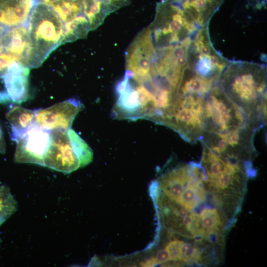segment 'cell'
<instances>
[{
    "mask_svg": "<svg viewBox=\"0 0 267 267\" xmlns=\"http://www.w3.org/2000/svg\"><path fill=\"white\" fill-rule=\"evenodd\" d=\"M51 131L35 124L17 142L14 161L44 166V158L49 145Z\"/></svg>",
    "mask_w": 267,
    "mask_h": 267,
    "instance_id": "6",
    "label": "cell"
},
{
    "mask_svg": "<svg viewBox=\"0 0 267 267\" xmlns=\"http://www.w3.org/2000/svg\"><path fill=\"white\" fill-rule=\"evenodd\" d=\"M1 44L5 54L30 68L32 44L27 25L7 27Z\"/></svg>",
    "mask_w": 267,
    "mask_h": 267,
    "instance_id": "8",
    "label": "cell"
},
{
    "mask_svg": "<svg viewBox=\"0 0 267 267\" xmlns=\"http://www.w3.org/2000/svg\"><path fill=\"white\" fill-rule=\"evenodd\" d=\"M181 260L188 264H198L202 260V253L196 247L189 243H183Z\"/></svg>",
    "mask_w": 267,
    "mask_h": 267,
    "instance_id": "18",
    "label": "cell"
},
{
    "mask_svg": "<svg viewBox=\"0 0 267 267\" xmlns=\"http://www.w3.org/2000/svg\"><path fill=\"white\" fill-rule=\"evenodd\" d=\"M5 152V142L4 139L2 129L0 125V154H3Z\"/></svg>",
    "mask_w": 267,
    "mask_h": 267,
    "instance_id": "24",
    "label": "cell"
},
{
    "mask_svg": "<svg viewBox=\"0 0 267 267\" xmlns=\"http://www.w3.org/2000/svg\"><path fill=\"white\" fill-rule=\"evenodd\" d=\"M205 125L202 144L212 146L243 132L257 130L244 112L232 102L221 90L219 83L211 89L205 102Z\"/></svg>",
    "mask_w": 267,
    "mask_h": 267,
    "instance_id": "2",
    "label": "cell"
},
{
    "mask_svg": "<svg viewBox=\"0 0 267 267\" xmlns=\"http://www.w3.org/2000/svg\"><path fill=\"white\" fill-rule=\"evenodd\" d=\"M219 84L257 131L266 125L267 72L264 65L229 61L219 78Z\"/></svg>",
    "mask_w": 267,
    "mask_h": 267,
    "instance_id": "1",
    "label": "cell"
},
{
    "mask_svg": "<svg viewBox=\"0 0 267 267\" xmlns=\"http://www.w3.org/2000/svg\"><path fill=\"white\" fill-rule=\"evenodd\" d=\"M69 136L74 149L80 161V167L89 164L93 159V152L87 143L74 130H68Z\"/></svg>",
    "mask_w": 267,
    "mask_h": 267,
    "instance_id": "16",
    "label": "cell"
},
{
    "mask_svg": "<svg viewBox=\"0 0 267 267\" xmlns=\"http://www.w3.org/2000/svg\"><path fill=\"white\" fill-rule=\"evenodd\" d=\"M248 1L252 4L254 5L256 7H260L265 4L266 0H248Z\"/></svg>",
    "mask_w": 267,
    "mask_h": 267,
    "instance_id": "25",
    "label": "cell"
},
{
    "mask_svg": "<svg viewBox=\"0 0 267 267\" xmlns=\"http://www.w3.org/2000/svg\"><path fill=\"white\" fill-rule=\"evenodd\" d=\"M82 106L79 100L71 98L47 108L37 110L35 123L50 131H68Z\"/></svg>",
    "mask_w": 267,
    "mask_h": 267,
    "instance_id": "7",
    "label": "cell"
},
{
    "mask_svg": "<svg viewBox=\"0 0 267 267\" xmlns=\"http://www.w3.org/2000/svg\"><path fill=\"white\" fill-rule=\"evenodd\" d=\"M46 3L57 12L64 24L78 18L87 19L86 0H53Z\"/></svg>",
    "mask_w": 267,
    "mask_h": 267,
    "instance_id": "13",
    "label": "cell"
},
{
    "mask_svg": "<svg viewBox=\"0 0 267 267\" xmlns=\"http://www.w3.org/2000/svg\"><path fill=\"white\" fill-rule=\"evenodd\" d=\"M201 228L205 232L220 231L223 225L224 219L217 209L210 207L204 208L200 213Z\"/></svg>",
    "mask_w": 267,
    "mask_h": 267,
    "instance_id": "15",
    "label": "cell"
},
{
    "mask_svg": "<svg viewBox=\"0 0 267 267\" xmlns=\"http://www.w3.org/2000/svg\"><path fill=\"white\" fill-rule=\"evenodd\" d=\"M189 172V164L179 166L162 175L158 181L165 194L176 202H178L186 186Z\"/></svg>",
    "mask_w": 267,
    "mask_h": 267,
    "instance_id": "11",
    "label": "cell"
},
{
    "mask_svg": "<svg viewBox=\"0 0 267 267\" xmlns=\"http://www.w3.org/2000/svg\"><path fill=\"white\" fill-rule=\"evenodd\" d=\"M101 265V262L97 257L92 258L89 264L90 266H100Z\"/></svg>",
    "mask_w": 267,
    "mask_h": 267,
    "instance_id": "26",
    "label": "cell"
},
{
    "mask_svg": "<svg viewBox=\"0 0 267 267\" xmlns=\"http://www.w3.org/2000/svg\"><path fill=\"white\" fill-rule=\"evenodd\" d=\"M202 237L212 243H217L222 245L223 237L219 231L211 230L204 232Z\"/></svg>",
    "mask_w": 267,
    "mask_h": 267,
    "instance_id": "21",
    "label": "cell"
},
{
    "mask_svg": "<svg viewBox=\"0 0 267 267\" xmlns=\"http://www.w3.org/2000/svg\"><path fill=\"white\" fill-rule=\"evenodd\" d=\"M208 94L186 92L176 95L162 125L174 130L190 143L200 141L204 132Z\"/></svg>",
    "mask_w": 267,
    "mask_h": 267,
    "instance_id": "4",
    "label": "cell"
},
{
    "mask_svg": "<svg viewBox=\"0 0 267 267\" xmlns=\"http://www.w3.org/2000/svg\"><path fill=\"white\" fill-rule=\"evenodd\" d=\"M68 131H51L49 145L44 158V166L65 174L70 173L80 167L79 158Z\"/></svg>",
    "mask_w": 267,
    "mask_h": 267,
    "instance_id": "5",
    "label": "cell"
},
{
    "mask_svg": "<svg viewBox=\"0 0 267 267\" xmlns=\"http://www.w3.org/2000/svg\"><path fill=\"white\" fill-rule=\"evenodd\" d=\"M159 264L165 263L170 260L168 253L166 249L158 250L155 257Z\"/></svg>",
    "mask_w": 267,
    "mask_h": 267,
    "instance_id": "22",
    "label": "cell"
},
{
    "mask_svg": "<svg viewBox=\"0 0 267 267\" xmlns=\"http://www.w3.org/2000/svg\"><path fill=\"white\" fill-rule=\"evenodd\" d=\"M186 187L185 190L182 192L177 203L187 210H190L196 206L199 202L196 194V191L198 187H193L187 184L186 185Z\"/></svg>",
    "mask_w": 267,
    "mask_h": 267,
    "instance_id": "19",
    "label": "cell"
},
{
    "mask_svg": "<svg viewBox=\"0 0 267 267\" xmlns=\"http://www.w3.org/2000/svg\"><path fill=\"white\" fill-rule=\"evenodd\" d=\"M159 264L155 257H151L142 262L140 265L142 267H153Z\"/></svg>",
    "mask_w": 267,
    "mask_h": 267,
    "instance_id": "23",
    "label": "cell"
},
{
    "mask_svg": "<svg viewBox=\"0 0 267 267\" xmlns=\"http://www.w3.org/2000/svg\"><path fill=\"white\" fill-rule=\"evenodd\" d=\"M38 0H0V23L12 27L27 25Z\"/></svg>",
    "mask_w": 267,
    "mask_h": 267,
    "instance_id": "10",
    "label": "cell"
},
{
    "mask_svg": "<svg viewBox=\"0 0 267 267\" xmlns=\"http://www.w3.org/2000/svg\"><path fill=\"white\" fill-rule=\"evenodd\" d=\"M30 68L19 62H15L8 68L2 78L10 101L21 103L28 96Z\"/></svg>",
    "mask_w": 267,
    "mask_h": 267,
    "instance_id": "9",
    "label": "cell"
},
{
    "mask_svg": "<svg viewBox=\"0 0 267 267\" xmlns=\"http://www.w3.org/2000/svg\"><path fill=\"white\" fill-rule=\"evenodd\" d=\"M90 31L89 22L85 18H78L65 23L62 44L86 38Z\"/></svg>",
    "mask_w": 267,
    "mask_h": 267,
    "instance_id": "14",
    "label": "cell"
},
{
    "mask_svg": "<svg viewBox=\"0 0 267 267\" xmlns=\"http://www.w3.org/2000/svg\"><path fill=\"white\" fill-rule=\"evenodd\" d=\"M27 27L32 44L29 67L36 68L62 44L65 24L50 5L38 1L30 13Z\"/></svg>",
    "mask_w": 267,
    "mask_h": 267,
    "instance_id": "3",
    "label": "cell"
},
{
    "mask_svg": "<svg viewBox=\"0 0 267 267\" xmlns=\"http://www.w3.org/2000/svg\"><path fill=\"white\" fill-rule=\"evenodd\" d=\"M17 207V202L9 188L0 185V225L16 211Z\"/></svg>",
    "mask_w": 267,
    "mask_h": 267,
    "instance_id": "17",
    "label": "cell"
},
{
    "mask_svg": "<svg viewBox=\"0 0 267 267\" xmlns=\"http://www.w3.org/2000/svg\"></svg>",
    "mask_w": 267,
    "mask_h": 267,
    "instance_id": "27",
    "label": "cell"
},
{
    "mask_svg": "<svg viewBox=\"0 0 267 267\" xmlns=\"http://www.w3.org/2000/svg\"><path fill=\"white\" fill-rule=\"evenodd\" d=\"M36 110L15 106L6 114L11 126V138L16 142L35 123Z\"/></svg>",
    "mask_w": 267,
    "mask_h": 267,
    "instance_id": "12",
    "label": "cell"
},
{
    "mask_svg": "<svg viewBox=\"0 0 267 267\" xmlns=\"http://www.w3.org/2000/svg\"><path fill=\"white\" fill-rule=\"evenodd\" d=\"M183 243L182 241L175 239L167 244L165 249L168 253L170 260L173 261L181 260V246Z\"/></svg>",
    "mask_w": 267,
    "mask_h": 267,
    "instance_id": "20",
    "label": "cell"
}]
</instances>
